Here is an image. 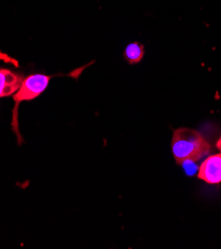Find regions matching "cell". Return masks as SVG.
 Segmentation results:
<instances>
[{
  "label": "cell",
  "instance_id": "cell-1",
  "mask_svg": "<svg viewBox=\"0 0 221 249\" xmlns=\"http://www.w3.org/2000/svg\"><path fill=\"white\" fill-rule=\"evenodd\" d=\"M171 150L178 164L184 161H199L210 151V145L204 137L190 128L182 127L174 131Z\"/></svg>",
  "mask_w": 221,
  "mask_h": 249
},
{
  "label": "cell",
  "instance_id": "cell-2",
  "mask_svg": "<svg viewBox=\"0 0 221 249\" xmlns=\"http://www.w3.org/2000/svg\"><path fill=\"white\" fill-rule=\"evenodd\" d=\"M56 76H47V74L42 73H35L30 74V76L24 78L20 88L18 90L13 94V101H14V108L12 114V130L16 134L18 143L21 144L23 139L19 132L18 127V107L22 102H29L32 99L38 97L48 87L51 79Z\"/></svg>",
  "mask_w": 221,
  "mask_h": 249
},
{
  "label": "cell",
  "instance_id": "cell-3",
  "mask_svg": "<svg viewBox=\"0 0 221 249\" xmlns=\"http://www.w3.org/2000/svg\"><path fill=\"white\" fill-rule=\"evenodd\" d=\"M198 177L209 185L221 183V152L207 157L201 163Z\"/></svg>",
  "mask_w": 221,
  "mask_h": 249
},
{
  "label": "cell",
  "instance_id": "cell-4",
  "mask_svg": "<svg viewBox=\"0 0 221 249\" xmlns=\"http://www.w3.org/2000/svg\"><path fill=\"white\" fill-rule=\"evenodd\" d=\"M24 80L23 74L9 69H0V98L14 94Z\"/></svg>",
  "mask_w": 221,
  "mask_h": 249
},
{
  "label": "cell",
  "instance_id": "cell-5",
  "mask_svg": "<svg viewBox=\"0 0 221 249\" xmlns=\"http://www.w3.org/2000/svg\"><path fill=\"white\" fill-rule=\"evenodd\" d=\"M144 56V47L139 42H133L129 44L124 51V59L130 65H136L140 63Z\"/></svg>",
  "mask_w": 221,
  "mask_h": 249
},
{
  "label": "cell",
  "instance_id": "cell-6",
  "mask_svg": "<svg viewBox=\"0 0 221 249\" xmlns=\"http://www.w3.org/2000/svg\"><path fill=\"white\" fill-rule=\"evenodd\" d=\"M216 147H217L218 150L221 152V137H220V139L217 141V143H216Z\"/></svg>",
  "mask_w": 221,
  "mask_h": 249
}]
</instances>
